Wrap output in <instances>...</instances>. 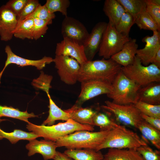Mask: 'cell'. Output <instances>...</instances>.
<instances>
[{
	"label": "cell",
	"instance_id": "obj_1",
	"mask_svg": "<svg viewBox=\"0 0 160 160\" xmlns=\"http://www.w3.org/2000/svg\"><path fill=\"white\" fill-rule=\"evenodd\" d=\"M121 67L111 58L87 60L80 65L78 81L97 80L112 84L121 71Z\"/></svg>",
	"mask_w": 160,
	"mask_h": 160
},
{
	"label": "cell",
	"instance_id": "obj_2",
	"mask_svg": "<svg viewBox=\"0 0 160 160\" xmlns=\"http://www.w3.org/2000/svg\"><path fill=\"white\" fill-rule=\"evenodd\" d=\"M26 128L39 137H43L44 139L55 142L60 138L76 131L87 130L92 132L94 129L93 126L80 124L71 119L65 122L50 126L36 125L29 122L26 125Z\"/></svg>",
	"mask_w": 160,
	"mask_h": 160
},
{
	"label": "cell",
	"instance_id": "obj_3",
	"mask_svg": "<svg viewBox=\"0 0 160 160\" xmlns=\"http://www.w3.org/2000/svg\"><path fill=\"white\" fill-rule=\"evenodd\" d=\"M110 131H76L58 140L56 145L57 147L63 146L67 149H89L97 151Z\"/></svg>",
	"mask_w": 160,
	"mask_h": 160
},
{
	"label": "cell",
	"instance_id": "obj_4",
	"mask_svg": "<svg viewBox=\"0 0 160 160\" xmlns=\"http://www.w3.org/2000/svg\"><path fill=\"white\" fill-rule=\"evenodd\" d=\"M147 144L136 132L119 124L109 132L97 151L106 148L136 149Z\"/></svg>",
	"mask_w": 160,
	"mask_h": 160
},
{
	"label": "cell",
	"instance_id": "obj_5",
	"mask_svg": "<svg viewBox=\"0 0 160 160\" xmlns=\"http://www.w3.org/2000/svg\"><path fill=\"white\" fill-rule=\"evenodd\" d=\"M111 92L107 95L112 102L119 105L134 104L138 101L137 93L141 87L121 71L112 83Z\"/></svg>",
	"mask_w": 160,
	"mask_h": 160
},
{
	"label": "cell",
	"instance_id": "obj_6",
	"mask_svg": "<svg viewBox=\"0 0 160 160\" xmlns=\"http://www.w3.org/2000/svg\"><path fill=\"white\" fill-rule=\"evenodd\" d=\"M121 71L127 78L140 87L152 82H160V68L153 64L144 66L136 56L132 64L121 67Z\"/></svg>",
	"mask_w": 160,
	"mask_h": 160
},
{
	"label": "cell",
	"instance_id": "obj_7",
	"mask_svg": "<svg viewBox=\"0 0 160 160\" xmlns=\"http://www.w3.org/2000/svg\"><path fill=\"white\" fill-rule=\"evenodd\" d=\"M101 106L104 111L109 113L115 121L137 129L138 124L143 120L141 113L134 104L119 105L106 100Z\"/></svg>",
	"mask_w": 160,
	"mask_h": 160
},
{
	"label": "cell",
	"instance_id": "obj_8",
	"mask_svg": "<svg viewBox=\"0 0 160 160\" xmlns=\"http://www.w3.org/2000/svg\"><path fill=\"white\" fill-rule=\"evenodd\" d=\"M131 39L118 32L115 26L108 22L103 34L98 55L105 59H110L119 52Z\"/></svg>",
	"mask_w": 160,
	"mask_h": 160
},
{
	"label": "cell",
	"instance_id": "obj_9",
	"mask_svg": "<svg viewBox=\"0 0 160 160\" xmlns=\"http://www.w3.org/2000/svg\"><path fill=\"white\" fill-rule=\"evenodd\" d=\"M53 62L62 81L69 85L76 83L80 65L76 60L68 56L55 55Z\"/></svg>",
	"mask_w": 160,
	"mask_h": 160
},
{
	"label": "cell",
	"instance_id": "obj_10",
	"mask_svg": "<svg viewBox=\"0 0 160 160\" xmlns=\"http://www.w3.org/2000/svg\"><path fill=\"white\" fill-rule=\"evenodd\" d=\"M81 83V92L75 104L79 106L86 101L99 95H107L112 89V84L106 81L89 80Z\"/></svg>",
	"mask_w": 160,
	"mask_h": 160
},
{
	"label": "cell",
	"instance_id": "obj_11",
	"mask_svg": "<svg viewBox=\"0 0 160 160\" xmlns=\"http://www.w3.org/2000/svg\"><path fill=\"white\" fill-rule=\"evenodd\" d=\"M63 39H67L83 45L89 33L84 25L74 17H65L61 28Z\"/></svg>",
	"mask_w": 160,
	"mask_h": 160
},
{
	"label": "cell",
	"instance_id": "obj_12",
	"mask_svg": "<svg viewBox=\"0 0 160 160\" xmlns=\"http://www.w3.org/2000/svg\"><path fill=\"white\" fill-rule=\"evenodd\" d=\"M107 24L105 22L97 23L84 43L83 45L88 60H92L98 52Z\"/></svg>",
	"mask_w": 160,
	"mask_h": 160
},
{
	"label": "cell",
	"instance_id": "obj_13",
	"mask_svg": "<svg viewBox=\"0 0 160 160\" xmlns=\"http://www.w3.org/2000/svg\"><path fill=\"white\" fill-rule=\"evenodd\" d=\"M152 36H147L142 39L146 43L144 48L137 50L136 56L140 59L142 65L147 66L152 63L158 51L160 49V32H153Z\"/></svg>",
	"mask_w": 160,
	"mask_h": 160
},
{
	"label": "cell",
	"instance_id": "obj_14",
	"mask_svg": "<svg viewBox=\"0 0 160 160\" xmlns=\"http://www.w3.org/2000/svg\"><path fill=\"white\" fill-rule=\"evenodd\" d=\"M5 50L7 54V57L4 66L0 72V84L2 74L7 66L10 64H14L21 67L32 66H35L38 70H41L45 67L46 65L53 62V58L51 57L46 56H44L40 59L36 60H29L15 54L12 51L9 45L6 46Z\"/></svg>",
	"mask_w": 160,
	"mask_h": 160
},
{
	"label": "cell",
	"instance_id": "obj_15",
	"mask_svg": "<svg viewBox=\"0 0 160 160\" xmlns=\"http://www.w3.org/2000/svg\"><path fill=\"white\" fill-rule=\"evenodd\" d=\"M56 55L67 56L76 60L81 65L88 60L83 45L67 39L56 44Z\"/></svg>",
	"mask_w": 160,
	"mask_h": 160
},
{
	"label": "cell",
	"instance_id": "obj_16",
	"mask_svg": "<svg viewBox=\"0 0 160 160\" xmlns=\"http://www.w3.org/2000/svg\"><path fill=\"white\" fill-rule=\"evenodd\" d=\"M17 16L5 5L0 7V36L5 41L11 40L18 23Z\"/></svg>",
	"mask_w": 160,
	"mask_h": 160
},
{
	"label": "cell",
	"instance_id": "obj_17",
	"mask_svg": "<svg viewBox=\"0 0 160 160\" xmlns=\"http://www.w3.org/2000/svg\"><path fill=\"white\" fill-rule=\"evenodd\" d=\"M29 142L25 146L28 151V156L39 153L42 155L44 160L54 159L57 152L55 142L45 139L38 140L36 139Z\"/></svg>",
	"mask_w": 160,
	"mask_h": 160
},
{
	"label": "cell",
	"instance_id": "obj_18",
	"mask_svg": "<svg viewBox=\"0 0 160 160\" xmlns=\"http://www.w3.org/2000/svg\"><path fill=\"white\" fill-rule=\"evenodd\" d=\"M138 45L135 39H131L124 45L122 49L111 58L122 67L132 64L135 57Z\"/></svg>",
	"mask_w": 160,
	"mask_h": 160
},
{
	"label": "cell",
	"instance_id": "obj_19",
	"mask_svg": "<svg viewBox=\"0 0 160 160\" xmlns=\"http://www.w3.org/2000/svg\"><path fill=\"white\" fill-rule=\"evenodd\" d=\"M138 101L153 105H160V82H153L141 87L137 93Z\"/></svg>",
	"mask_w": 160,
	"mask_h": 160
},
{
	"label": "cell",
	"instance_id": "obj_20",
	"mask_svg": "<svg viewBox=\"0 0 160 160\" xmlns=\"http://www.w3.org/2000/svg\"><path fill=\"white\" fill-rule=\"evenodd\" d=\"M64 110L68 114L70 119L80 124L91 126L92 118L97 112L91 108H84L75 104Z\"/></svg>",
	"mask_w": 160,
	"mask_h": 160
},
{
	"label": "cell",
	"instance_id": "obj_21",
	"mask_svg": "<svg viewBox=\"0 0 160 160\" xmlns=\"http://www.w3.org/2000/svg\"><path fill=\"white\" fill-rule=\"evenodd\" d=\"M103 160H144L136 149L109 148Z\"/></svg>",
	"mask_w": 160,
	"mask_h": 160
},
{
	"label": "cell",
	"instance_id": "obj_22",
	"mask_svg": "<svg viewBox=\"0 0 160 160\" xmlns=\"http://www.w3.org/2000/svg\"><path fill=\"white\" fill-rule=\"evenodd\" d=\"M103 10L108 18L109 22L115 26L125 12L123 7L117 0H105Z\"/></svg>",
	"mask_w": 160,
	"mask_h": 160
},
{
	"label": "cell",
	"instance_id": "obj_23",
	"mask_svg": "<svg viewBox=\"0 0 160 160\" xmlns=\"http://www.w3.org/2000/svg\"><path fill=\"white\" fill-rule=\"evenodd\" d=\"M74 160H103L100 151L89 149H67L64 152Z\"/></svg>",
	"mask_w": 160,
	"mask_h": 160
},
{
	"label": "cell",
	"instance_id": "obj_24",
	"mask_svg": "<svg viewBox=\"0 0 160 160\" xmlns=\"http://www.w3.org/2000/svg\"><path fill=\"white\" fill-rule=\"evenodd\" d=\"M49 101V115L42 125L51 126L58 120L66 121L70 119L68 114L59 108L52 99L49 93L47 94Z\"/></svg>",
	"mask_w": 160,
	"mask_h": 160
},
{
	"label": "cell",
	"instance_id": "obj_25",
	"mask_svg": "<svg viewBox=\"0 0 160 160\" xmlns=\"http://www.w3.org/2000/svg\"><path fill=\"white\" fill-rule=\"evenodd\" d=\"M104 111L105 113H96L92 118V125L99 127L100 131H111L117 127L119 124L113 118L111 117L109 113Z\"/></svg>",
	"mask_w": 160,
	"mask_h": 160
},
{
	"label": "cell",
	"instance_id": "obj_26",
	"mask_svg": "<svg viewBox=\"0 0 160 160\" xmlns=\"http://www.w3.org/2000/svg\"><path fill=\"white\" fill-rule=\"evenodd\" d=\"M4 116L18 119L27 123L29 122L28 120L29 118L38 117L33 113H29L26 111H22L12 106L0 105V123L6 120L0 119Z\"/></svg>",
	"mask_w": 160,
	"mask_h": 160
},
{
	"label": "cell",
	"instance_id": "obj_27",
	"mask_svg": "<svg viewBox=\"0 0 160 160\" xmlns=\"http://www.w3.org/2000/svg\"><path fill=\"white\" fill-rule=\"evenodd\" d=\"M137 129L158 150L160 149V131L152 127L143 120L138 124Z\"/></svg>",
	"mask_w": 160,
	"mask_h": 160
},
{
	"label": "cell",
	"instance_id": "obj_28",
	"mask_svg": "<svg viewBox=\"0 0 160 160\" xmlns=\"http://www.w3.org/2000/svg\"><path fill=\"white\" fill-rule=\"evenodd\" d=\"M34 21L33 18H27L18 22L13 32L15 37L24 39H33Z\"/></svg>",
	"mask_w": 160,
	"mask_h": 160
},
{
	"label": "cell",
	"instance_id": "obj_29",
	"mask_svg": "<svg viewBox=\"0 0 160 160\" xmlns=\"http://www.w3.org/2000/svg\"><path fill=\"white\" fill-rule=\"evenodd\" d=\"M39 137L38 135L32 132H29L20 129H15L13 132H7L0 128V140L5 138L12 144L16 143L20 140H26L29 141Z\"/></svg>",
	"mask_w": 160,
	"mask_h": 160
},
{
	"label": "cell",
	"instance_id": "obj_30",
	"mask_svg": "<svg viewBox=\"0 0 160 160\" xmlns=\"http://www.w3.org/2000/svg\"><path fill=\"white\" fill-rule=\"evenodd\" d=\"M124 7L125 12L131 14L135 19L139 14L145 11L144 0H117Z\"/></svg>",
	"mask_w": 160,
	"mask_h": 160
},
{
	"label": "cell",
	"instance_id": "obj_31",
	"mask_svg": "<svg viewBox=\"0 0 160 160\" xmlns=\"http://www.w3.org/2000/svg\"><path fill=\"white\" fill-rule=\"evenodd\" d=\"M135 24L140 30H151L153 32L160 31V28L146 11L137 15L135 19Z\"/></svg>",
	"mask_w": 160,
	"mask_h": 160
},
{
	"label": "cell",
	"instance_id": "obj_32",
	"mask_svg": "<svg viewBox=\"0 0 160 160\" xmlns=\"http://www.w3.org/2000/svg\"><path fill=\"white\" fill-rule=\"evenodd\" d=\"M135 18L131 14L125 12L115 26V28L119 33L129 36L131 28L135 24Z\"/></svg>",
	"mask_w": 160,
	"mask_h": 160
},
{
	"label": "cell",
	"instance_id": "obj_33",
	"mask_svg": "<svg viewBox=\"0 0 160 160\" xmlns=\"http://www.w3.org/2000/svg\"><path fill=\"white\" fill-rule=\"evenodd\" d=\"M70 4L69 0H47L44 5L50 13L59 12L65 17L68 16L67 9Z\"/></svg>",
	"mask_w": 160,
	"mask_h": 160
},
{
	"label": "cell",
	"instance_id": "obj_34",
	"mask_svg": "<svg viewBox=\"0 0 160 160\" xmlns=\"http://www.w3.org/2000/svg\"><path fill=\"white\" fill-rule=\"evenodd\" d=\"M134 104L142 113L160 119V105H152L139 101Z\"/></svg>",
	"mask_w": 160,
	"mask_h": 160
},
{
	"label": "cell",
	"instance_id": "obj_35",
	"mask_svg": "<svg viewBox=\"0 0 160 160\" xmlns=\"http://www.w3.org/2000/svg\"><path fill=\"white\" fill-rule=\"evenodd\" d=\"M146 12L150 15L160 28V0H144Z\"/></svg>",
	"mask_w": 160,
	"mask_h": 160
},
{
	"label": "cell",
	"instance_id": "obj_36",
	"mask_svg": "<svg viewBox=\"0 0 160 160\" xmlns=\"http://www.w3.org/2000/svg\"><path fill=\"white\" fill-rule=\"evenodd\" d=\"M55 17V13H50L44 5H41L40 4L35 10L25 19L38 18L46 21L51 24L52 23V20Z\"/></svg>",
	"mask_w": 160,
	"mask_h": 160
},
{
	"label": "cell",
	"instance_id": "obj_37",
	"mask_svg": "<svg viewBox=\"0 0 160 160\" xmlns=\"http://www.w3.org/2000/svg\"><path fill=\"white\" fill-rule=\"evenodd\" d=\"M144 160H160V152L153 150L147 144L136 149Z\"/></svg>",
	"mask_w": 160,
	"mask_h": 160
},
{
	"label": "cell",
	"instance_id": "obj_38",
	"mask_svg": "<svg viewBox=\"0 0 160 160\" xmlns=\"http://www.w3.org/2000/svg\"><path fill=\"white\" fill-rule=\"evenodd\" d=\"M34 21L33 39L37 40L47 33L50 25L47 22L38 18L33 19Z\"/></svg>",
	"mask_w": 160,
	"mask_h": 160
},
{
	"label": "cell",
	"instance_id": "obj_39",
	"mask_svg": "<svg viewBox=\"0 0 160 160\" xmlns=\"http://www.w3.org/2000/svg\"><path fill=\"white\" fill-rule=\"evenodd\" d=\"M40 4L37 0H28L22 10L17 17L18 21L23 20L32 13Z\"/></svg>",
	"mask_w": 160,
	"mask_h": 160
},
{
	"label": "cell",
	"instance_id": "obj_40",
	"mask_svg": "<svg viewBox=\"0 0 160 160\" xmlns=\"http://www.w3.org/2000/svg\"><path fill=\"white\" fill-rule=\"evenodd\" d=\"M28 0H10L5 5L17 17Z\"/></svg>",
	"mask_w": 160,
	"mask_h": 160
},
{
	"label": "cell",
	"instance_id": "obj_41",
	"mask_svg": "<svg viewBox=\"0 0 160 160\" xmlns=\"http://www.w3.org/2000/svg\"><path fill=\"white\" fill-rule=\"evenodd\" d=\"M52 78V76L44 74L42 72L37 79V87L44 91L47 94L49 93V89L51 87L50 84Z\"/></svg>",
	"mask_w": 160,
	"mask_h": 160
},
{
	"label": "cell",
	"instance_id": "obj_42",
	"mask_svg": "<svg viewBox=\"0 0 160 160\" xmlns=\"http://www.w3.org/2000/svg\"><path fill=\"white\" fill-rule=\"evenodd\" d=\"M141 116L143 120L149 125L160 131V119L149 116L142 113Z\"/></svg>",
	"mask_w": 160,
	"mask_h": 160
},
{
	"label": "cell",
	"instance_id": "obj_43",
	"mask_svg": "<svg viewBox=\"0 0 160 160\" xmlns=\"http://www.w3.org/2000/svg\"><path fill=\"white\" fill-rule=\"evenodd\" d=\"M53 159L54 160H73L71 158L65 153H62L57 151Z\"/></svg>",
	"mask_w": 160,
	"mask_h": 160
},
{
	"label": "cell",
	"instance_id": "obj_44",
	"mask_svg": "<svg viewBox=\"0 0 160 160\" xmlns=\"http://www.w3.org/2000/svg\"><path fill=\"white\" fill-rule=\"evenodd\" d=\"M151 64L156 65L160 68V49L156 53Z\"/></svg>",
	"mask_w": 160,
	"mask_h": 160
}]
</instances>
